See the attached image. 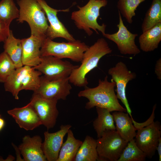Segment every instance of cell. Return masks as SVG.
Masks as SVG:
<instances>
[{"mask_svg":"<svg viewBox=\"0 0 161 161\" xmlns=\"http://www.w3.org/2000/svg\"><path fill=\"white\" fill-rule=\"evenodd\" d=\"M106 76L103 80L99 79L97 86L94 88L86 86L79 92L78 96L88 100L85 108L90 109L95 107L105 108L111 112L121 111L127 112L126 108L119 103L114 92L115 83L109 82Z\"/></svg>","mask_w":161,"mask_h":161,"instance_id":"cell-1","label":"cell"},{"mask_svg":"<svg viewBox=\"0 0 161 161\" xmlns=\"http://www.w3.org/2000/svg\"><path fill=\"white\" fill-rule=\"evenodd\" d=\"M112 51L106 40L103 38L98 39L84 53L81 64L73 70L69 77L70 83L78 87L86 86L88 83L87 75L97 67L102 58Z\"/></svg>","mask_w":161,"mask_h":161,"instance_id":"cell-2","label":"cell"},{"mask_svg":"<svg viewBox=\"0 0 161 161\" xmlns=\"http://www.w3.org/2000/svg\"><path fill=\"white\" fill-rule=\"evenodd\" d=\"M107 3V0H89L84 6H78V10L72 13L71 19L78 29L83 30L89 36L93 34L92 29L97 34H99L98 30L104 34L106 25H100L97 20L100 16V9L106 6Z\"/></svg>","mask_w":161,"mask_h":161,"instance_id":"cell-3","label":"cell"},{"mask_svg":"<svg viewBox=\"0 0 161 161\" xmlns=\"http://www.w3.org/2000/svg\"><path fill=\"white\" fill-rule=\"evenodd\" d=\"M19 7L18 23L27 22L31 31V35L37 37L46 36L48 27L45 13L37 0H17ZM47 37V36H46Z\"/></svg>","mask_w":161,"mask_h":161,"instance_id":"cell-4","label":"cell"},{"mask_svg":"<svg viewBox=\"0 0 161 161\" xmlns=\"http://www.w3.org/2000/svg\"><path fill=\"white\" fill-rule=\"evenodd\" d=\"M42 73L33 67L27 65L16 68L4 83L5 91L11 93L15 99L18 100L22 90L35 91L38 88Z\"/></svg>","mask_w":161,"mask_h":161,"instance_id":"cell-5","label":"cell"},{"mask_svg":"<svg viewBox=\"0 0 161 161\" xmlns=\"http://www.w3.org/2000/svg\"><path fill=\"white\" fill-rule=\"evenodd\" d=\"M89 46L79 40L68 42H58L47 37L40 49L41 56L51 55L62 59L68 58L81 62L85 52Z\"/></svg>","mask_w":161,"mask_h":161,"instance_id":"cell-6","label":"cell"},{"mask_svg":"<svg viewBox=\"0 0 161 161\" xmlns=\"http://www.w3.org/2000/svg\"><path fill=\"white\" fill-rule=\"evenodd\" d=\"M97 141L98 160L117 161L128 142L115 130L106 131Z\"/></svg>","mask_w":161,"mask_h":161,"instance_id":"cell-7","label":"cell"},{"mask_svg":"<svg viewBox=\"0 0 161 161\" xmlns=\"http://www.w3.org/2000/svg\"><path fill=\"white\" fill-rule=\"evenodd\" d=\"M41 58L39 64L33 67L49 80L69 78L73 70L79 66L51 55L42 56Z\"/></svg>","mask_w":161,"mask_h":161,"instance_id":"cell-8","label":"cell"},{"mask_svg":"<svg viewBox=\"0 0 161 161\" xmlns=\"http://www.w3.org/2000/svg\"><path fill=\"white\" fill-rule=\"evenodd\" d=\"M108 74L112 77L111 81L115 84L116 96L125 106L126 112L132 119V111L126 95V90L128 82L136 78L135 73L129 70L126 65L123 62L117 63L115 66L110 68Z\"/></svg>","mask_w":161,"mask_h":161,"instance_id":"cell-9","label":"cell"},{"mask_svg":"<svg viewBox=\"0 0 161 161\" xmlns=\"http://www.w3.org/2000/svg\"><path fill=\"white\" fill-rule=\"evenodd\" d=\"M161 129L160 122L157 121L137 130L135 143L148 158H151L155 153L161 138Z\"/></svg>","mask_w":161,"mask_h":161,"instance_id":"cell-10","label":"cell"},{"mask_svg":"<svg viewBox=\"0 0 161 161\" xmlns=\"http://www.w3.org/2000/svg\"><path fill=\"white\" fill-rule=\"evenodd\" d=\"M57 100L44 98L33 93L28 103L34 109L42 123L47 129L55 126L59 112L57 107Z\"/></svg>","mask_w":161,"mask_h":161,"instance_id":"cell-11","label":"cell"},{"mask_svg":"<svg viewBox=\"0 0 161 161\" xmlns=\"http://www.w3.org/2000/svg\"><path fill=\"white\" fill-rule=\"evenodd\" d=\"M119 23L117 25L118 28L117 32L112 34L105 33L103 35L111 40L117 45L120 53L123 55H136L140 51L135 43L137 34H133L130 32L124 25L121 15L118 11Z\"/></svg>","mask_w":161,"mask_h":161,"instance_id":"cell-12","label":"cell"},{"mask_svg":"<svg viewBox=\"0 0 161 161\" xmlns=\"http://www.w3.org/2000/svg\"><path fill=\"white\" fill-rule=\"evenodd\" d=\"M69 83V78L51 80L41 76L39 86L34 93L48 99L65 100L72 89Z\"/></svg>","mask_w":161,"mask_h":161,"instance_id":"cell-13","label":"cell"},{"mask_svg":"<svg viewBox=\"0 0 161 161\" xmlns=\"http://www.w3.org/2000/svg\"><path fill=\"white\" fill-rule=\"evenodd\" d=\"M44 10L47 20L49 23L46 33L47 37L52 40L57 38H63L68 41L76 40L69 32L57 17L59 11L68 12L69 9L58 10L49 6L44 0H37Z\"/></svg>","mask_w":161,"mask_h":161,"instance_id":"cell-14","label":"cell"},{"mask_svg":"<svg viewBox=\"0 0 161 161\" xmlns=\"http://www.w3.org/2000/svg\"><path fill=\"white\" fill-rule=\"evenodd\" d=\"M71 127L70 124L61 125L60 129L56 132H44V139L42 147L47 161H57L64 138Z\"/></svg>","mask_w":161,"mask_h":161,"instance_id":"cell-15","label":"cell"},{"mask_svg":"<svg viewBox=\"0 0 161 161\" xmlns=\"http://www.w3.org/2000/svg\"><path fill=\"white\" fill-rule=\"evenodd\" d=\"M46 38L31 35L28 38L21 39L23 65L34 67L39 64L41 60V48Z\"/></svg>","mask_w":161,"mask_h":161,"instance_id":"cell-16","label":"cell"},{"mask_svg":"<svg viewBox=\"0 0 161 161\" xmlns=\"http://www.w3.org/2000/svg\"><path fill=\"white\" fill-rule=\"evenodd\" d=\"M19 127L27 131L32 130L42 125L36 112L29 103L20 108H15L7 111Z\"/></svg>","mask_w":161,"mask_h":161,"instance_id":"cell-17","label":"cell"},{"mask_svg":"<svg viewBox=\"0 0 161 161\" xmlns=\"http://www.w3.org/2000/svg\"><path fill=\"white\" fill-rule=\"evenodd\" d=\"M42 140L39 135L32 137L25 136L22 143L19 146L18 150L25 161H46L42 149Z\"/></svg>","mask_w":161,"mask_h":161,"instance_id":"cell-18","label":"cell"},{"mask_svg":"<svg viewBox=\"0 0 161 161\" xmlns=\"http://www.w3.org/2000/svg\"><path fill=\"white\" fill-rule=\"evenodd\" d=\"M112 115L116 124V130L120 136L128 142L134 139L137 130L133 124L134 119L127 113L123 112L114 111Z\"/></svg>","mask_w":161,"mask_h":161,"instance_id":"cell-19","label":"cell"},{"mask_svg":"<svg viewBox=\"0 0 161 161\" xmlns=\"http://www.w3.org/2000/svg\"><path fill=\"white\" fill-rule=\"evenodd\" d=\"M161 41V22L143 32L139 38L140 49L147 52L157 48Z\"/></svg>","mask_w":161,"mask_h":161,"instance_id":"cell-20","label":"cell"},{"mask_svg":"<svg viewBox=\"0 0 161 161\" xmlns=\"http://www.w3.org/2000/svg\"><path fill=\"white\" fill-rule=\"evenodd\" d=\"M4 48L14 63L16 68L23 66L22 61V48L21 39L14 37L11 30L4 42Z\"/></svg>","mask_w":161,"mask_h":161,"instance_id":"cell-21","label":"cell"},{"mask_svg":"<svg viewBox=\"0 0 161 161\" xmlns=\"http://www.w3.org/2000/svg\"><path fill=\"white\" fill-rule=\"evenodd\" d=\"M67 139L63 143L57 161H73L83 141L75 137L70 129L67 132Z\"/></svg>","mask_w":161,"mask_h":161,"instance_id":"cell-22","label":"cell"},{"mask_svg":"<svg viewBox=\"0 0 161 161\" xmlns=\"http://www.w3.org/2000/svg\"><path fill=\"white\" fill-rule=\"evenodd\" d=\"M97 116L93 123V126L98 138L107 130H115L113 116L107 109L96 107Z\"/></svg>","mask_w":161,"mask_h":161,"instance_id":"cell-23","label":"cell"},{"mask_svg":"<svg viewBox=\"0 0 161 161\" xmlns=\"http://www.w3.org/2000/svg\"><path fill=\"white\" fill-rule=\"evenodd\" d=\"M97 141L86 136L80 147L73 161H96L98 155L97 150Z\"/></svg>","mask_w":161,"mask_h":161,"instance_id":"cell-24","label":"cell"},{"mask_svg":"<svg viewBox=\"0 0 161 161\" xmlns=\"http://www.w3.org/2000/svg\"><path fill=\"white\" fill-rule=\"evenodd\" d=\"M161 22V0H152L142 24L143 32Z\"/></svg>","mask_w":161,"mask_h":161,"instance_id":"cell-25","label":"cell"},{"mask_svg":"<svg viewBox=\"0 0 161 161\" xmlns=\"http://www.w3.org/2000/svg\"><path fill=\"white\" fill-rule=\"evenodd\" d=\"M19 11L13 0H1L0 1V20L9 26L13 20L18 18Z\"/></svg>","mask_w":161,"mask_h":161,"instance_id":"cell-26","label":"cell"},{"mask_svg":"<svg viewBox=\"0 0 161 161\" xmlns=\"http://www.w3.org/2000/svg\"><path fill=\"white\" fill-rule=\"evenodd\" d=\"M146 157L133 139L128 142L117 161H144Z\"/></svg>","mask_w":161,"mask_h":161,"instance_id":"cell-27","label":"cell"},{"mask_svg":"<svg viewBox=\"0 0 161 161\" xmlns=\"http://www.w3.org/2000/svg\"><path fill=\"white\" fill-rule=\"evenodd\" d=\"M146 0H118L117 7L121 15L129 24L132 23L135 11L139 5Z\"/></svg>","mask_w":161,"mask_h":161,"instance_id":"cell-28","label":"cell"},{"mask_svg":"<svg viewBox=\"0 0 161 161\" xmlns=\"http://www.w3.org/2000/svg\"><path fill=\"white\" fill-rule=\"evenodd\" d=\"M16 69L15 64L4 51L0 54V82L4 83Z\"/></svg>","mask_w":161,"mask_h":161,"instance_id":"cell-29","label":"cell"},{"mask_svg":"<svg viewBox=\"0 0 161 161\" xmlns=\"http://www.w3.org/2000/svg\"><path fill=\"white\" fill-rule=\"evenodd\" d=\"M10 31L9 26L0 20V42H4Z\"/></svg>","mask_w":161,"mask_h":161,"instance_id":"cell-30","label":"cell"},{"mask_svg":"<svg viewBox=\"0 0 161 161\" xmlns=\"http://www.w3.org/2000/svg\"><path fill=\"white\" fill-rule=\"evenodd\" d=\"M155 72L159 80L161 79V59L159 58L157 61L155 68Z\"/></svg>","mask_w":161,"mask_h":161,"instance_id":"cell-31","label":"cell"},{"mask_svg":"<svg viewBox=\"0 0 161 161\" xmlns=\"http://www.w3.org/2000/svg\"><path fill=\"white\" fill-rule=\"evenodd\" d=\"M157 151L159 156V161H161V137L160 138L158 143L157 147Z\"/></svg>","mask_w":161,"mask_h":161,"instance_id":"cell-32","label":"cell"},{"mask_svg":"<svg viewBox=\"0 0 161 161\" xmlns=\"http://www.w3.org/2000/svg\"><path fill=\"white\" fill-rule=\"evenodd\" d=\"M1 117H0V131L3 129L5 124L4 120Z\"/></svg>","mask_w":161,"mask_h":161,"instance_id":"cell-33","label":"cell"},{"mask_svg":"<svg viewBox=\"0 0 161 161\" xmlns=\"http://www.w3.org/2000/svg\"><path fill=\"white\" fill-rule=\"evenodd\" d=\"M0 116H1V114H0Z\"/></svg>","mask_w":161,"mask_h":161,"instance_id":"cell-34","label":"cell"}]
</instances>
